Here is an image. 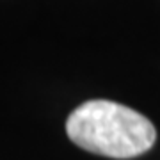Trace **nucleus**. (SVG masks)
<instances>
[{"mask_svg": "<svg viewBox=\"0 0 160 160\" xmlns=\"http://www.w3.org/2000/svg\"><path fill=\"white\" fill-rule=\"evenodd\" d=\"M66 133L78 148L110 158H133L157 141V130L137 110L109 100H91L69 114Z\"/></svg>", "mask_w": 160, "mask_h": 160, "instance_id": "f257e3e1", "label": "nucleus"}]
</instances>
